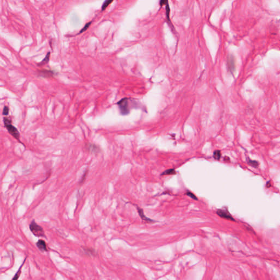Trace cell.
<instances>
[{
	"label": "cell",
	"mask_w": 280,
	"mask_h": 280,
	"mask_svg": "<svg viewBox=\"0 0 280 280\" xmlns=\"http://www.w3.org/2000/svg\"><path fill=\"white\" fill-rule=\"evenodd\" d=\"M216 213L219 217H221V218L228 219V220L232 221H235L234 218L232 216V215H230L229 212L227 210L219 209L217 210Z\"/></svg>",
	"instance_id": "obj_4"
},
{
	"label": "cell",
	"mask_w": 280,
	"mask_h": 280,
	"mask_svg": "<svg viewBox=\"0 0 280 280\" xmlns=\"http://www.w3.org/2000/svg\"><path fill=\"white\" fill-rule=\"evenodd\" d=\"M41 73H42L43 75L46 77H51L53 75V72L50 71H43Z\"/></svg>",
	"instance_id": "obj_17"
},
{
	"label": "cell",
	"mask_w": 280,
	"mask_h": 280,
	"mask_svg": "<svg viewBox=\"0 0 280 280\" xmlns=\"http://www.w3.org/2000/svg\"><path fill=\"white\" fill-rule=\"evenodd\" d=\"M49 58H50V53L49 52L47 54V55L45 56V57L44 59H43L42 61H41V63L39 64V65L43 66L44 65H45V64H47L49 62Z\"/></svg>",
	"instance_id": "obj_12"
},
{
	"label": "cell",
	"mask_w": 280,
	"mask_h": 280,
	"mask_svg": "<svg viewBox=\"0 0 280 280\" xmlns=\"http://www.w3.org/2000/svg\"><path fill=\"white\" fill-rule=\"evenodd\" d=\"M176 173V172L175 169H168V170H165V171H164L161 174V175L162 176L172 175H175Z\"/></svg>",
	"instance_id": "obj_9"
},
{
	"label": "cell",
	"mask_w": 280,
	"mask_h": 280,
	"mask_svg": "<svg viewBox=\"0 0 280 280\" xmlns=\"http://www.w3.org/2000/svg\"><path fill=\"white\" fill-rule=\"evenodd\" d=\"M270 182V181H268V182L266 183V187H267V188H269V187H271V184H269Z\"/></svg>",
	"instance_id": "obj_23"
},
{
	"label": "cell",
	"mask_w": 280,
	"mask_h": 280,
	"mask_svg": "<svg viewBox=\"0 0 280 280\" xmlns=\"http://www.w3.org/2000/svg\"><path fill=\"white\" fill-rule=\"evenodd\" d=\"M165 6H166V19H167V23L169 24V25L170 26V27H171V28H172V29L174 30V27H173V25H172L171 20H170V8L169 2L166 3V4L165 5Z\"/></svg>",
	"instance_id": "obj_6"
},
{
	"label": "cell",
	"mask_w": 280,
	"mask_h": 280,
	"mask_svg": "<svg viewBox=\"0 0 280 280\" xmlns=\"http://www.w3.org/2000/svg\"><path fill=\"white\" fill-rule=\"evenodd\" d=\"M91 24H92V22H88V23H86V25H84V27L82 28V30H81V31H79V33H82L83 32H84L86 31L88 29V28L89 27V26L91 25Z\"/></svg>",
	"instance_id": "obj_14"
},
{
	"label": "cell",
	"mask_w": 280,
	"mask_h": 280,
	"mask_svg": "<svg viewBox=\"0 0 280 280\" xmlns=\"http://www.w3.org/2000/svg\"><path fill=\"white\" fill-rule=\"evenodd\" d=\"M185 194H186L187 195H188V196H189L190 198L193 199H194L195 200H198V198H196V196L193 193L190 192V191H187V192L185 193Z\"/></svg>",
	"instance_id": "obj_16"
},
{
	"label": "cell",
	"mask_w": 280,
	"mask_h": 280,
	"mask_svg": "<svg viewBox=\"0 0 280 280\" xmlns=\"http://www.w3.org/2000/svg\"><path fill=\"white\" fill-rule=\"evenodd\" d=\"M87 172H88V171H86V172H85L84 174V175H83V177L82 178V179H81V183L83 182L85 180V179H86V175H87Z\"/></svg>",
	"instance_id": "obj_22"
},
{
	"label": "cell",
	"mask_w": 280,
	"mask_h": 280,
	"mask_svg": "<svg viewBox=\"0 0 280 280\" xmlns=\"http://www.w3.org/2000/svg\"><path fill=\"white\" fill-rule=\"evenodd\" d=\"M113 1V0H105L101 7L102 11H105L107 7Z\"/></svg>",
	"instance_id": "obj_11"
},
{
	"label": "cell",
	"mask_w": 280,
	"mask_h": 280,
	"mask_svg": "<svg viewBox=\"0 0 280 280\" xmlns=\"http://www.w3.org/2000/svg\"><path fill=\"white\" fill-rule=\"evenodd\" d=\"M87 147H88L89 151H90V152H92V153L97 152L98 151H99V148H98V147L97 146H96V145H94L89 144L88 146Z\"/></svg>",
	"instance_id": "obj_10"
},
{
	"label": "cell",
	"mask_w": 280,
	"mask_h": 280,
	"mask_svg": "<svg viewBox=\"0 0 280 280\" xmlns=\"http://www.w3.org/2000/svg\"><path fill=\"white\" fill-rule=\"evenodd\" d=\"M8 112H9V109L7 107H5L4 109H3V114L4 115H8Z\"/></svg>",
	"instance_id": "obj_21"
},
{
	"label": "cell",
	"mask_w": 280,
	"mask_h": 280,
	"mask_svg": "<svg viewBox=\"0 0 280 280\" xmlns=\"http://www.w3.org/2000/svg\"><path fill=\"white\" fill-rule=\"evenodd\" d=\"M137 212H138V213H139L140 217H141V219H142V220L146 221V222H154V221L152 220V219H151L150 218H148V217H147L146 216H145L144 214V212H143V211L142 209H140V207H137Z\"/></svg>",
	"instance_id": "obj_7"
},
{
	"label": "cell",
	"mask_w": 280,
	"mask_h": 280,
	"mask_svg": "<svg viewBox=\"0 0 280 280\" xmlns=\"http://www.w3.org/2000/svg\"><path fill=\"white\" fill-rule=\"evenodd\" d=\"M30 229L34 235L37 237H44L45 234L43 228L38 225L35 221H32L30 224Z\"/></svg>",
	"instance_id": "obj_1"
},
{
	"label": "cell",
	"mask_w": 280,
	"mask_h": 280,
	"mask_svg": "<svg viewBox=\"0 0 280 280\" xmlns=\"http://www.w3.org/2000/svg\"><path fill=\"white\" fill-rule=\"evenodd\" d=\"M84 251H85V252H86V253L87 254H89V255H94V253H95V251H94L93 249H90V248H86L84 249Z\"/></svg>",
	"instance_id": "obj_18"
},
{
	"label": "cell",
	"mask_w": 280,
	"mask_h": 280,
	"mask_svg": "<svg viewBox=\"0 0 280 280\" xmlns=\"http://www.w3.org/2000/svg\"><path fill=\"white\" fill-rule=\"evenodd\" d=\"M228 68L229 70H230L232 72H233L235 70V60H234V58L233 56L231 55L228 59Z\"/></svg>",
	"instance_id": "obj_5"
},
{
	"label": "cell",
	"mask_w": 280,
	"mask_h": 280,
	"mask_svg": "<svg viewBox=\"0 0 280 280\" xmlns=\"http://www.w3.org/2000/svg\"><path fill=\"white\" fill-rule=\"evenodd\" d=\"M121 114L122 115H127L129 113V103L128 98H123L117 102Z\"/></svg>",
	"instance_id": "obj_2"
},
{
	"label": "cell",
	"mask_w": 280,
	"mask_h": 280,
	"mask_svg": "<svg viewBox=\"0 0 280 280\" xmlns=\"http://www.w3.org/2000/svg\"><path fill=\"white\" fill-rule=\"evenodd\" d=\"M248 163L249 164V165H250L251 166H252V167H257L259 165L258 162H257V161L251 160H248Z\"/></svg>",
	"instance_id": "obj_15"
},
{
	"label": "cell",
	"mask_w": 280,
	"mask_h": 280,
	"mask_svg": "<svg viewBox=\"0 0 280 280\" xmlns=\"http://www.w3.org/2000/svg\"><path fill=\"white\" fill-rule=\"evenodd\" d=\"M37 246L39 249V250L42 251H47V245L45 243V241H43V240H39L36 243Z\"/></svg>",
	"instance_id": "obj_8"
},
{
	"label": "cell",
	"mask_w": 280,
	"mask_h": 280,
	"mask_svg": "<svg viewBox=\"0 0 280 280\" xmlns=\"http://www.w3.org/2000/svg\"><path fill=\"white\" fill-rule=\"evenodd\" d=\"M168 2H169L168 0H160L159 4H160V6L162 7V6H163V5H165L166 3H168Z\"/></svg>",
	"instance_id": "obj_20"
},
{
	"label": "cell",
	"mask_w": 280,
	"mask_h": 280,
	"mask_svg": "<svg viewBox=\"0 0 280 280\" xmlns=\"http://www.w3.org/2000/svg\"><path fill=\"white\" fill-rule=\"evenodd\" d=\"M221 157V153L220 151L216 150L215 151L214 153H213V158H214L215 160H219L220 159Z\"/></svg>",
	"instance_id": "obj_13"
},
{
	"label": "cell",
	"mask_w": 280,
	"mask_h": 280,
	"mask_svg": "<svg viewBox=\"0 0 280 280\" xmlns=\"http://www.w3.org/2000/svg\"><path fill=\"white\" fill-rule=\"evenodd\" d=\"M24 264V262L23 263V264H22V265L20 266V268H19V269L18 271L17 272V273L16 274V275H15L14 277V278H13V280H17V279H18V278H19V277L20 274V272H21V269H22V265H23V264Z\"/></svg>",
	"instance_id": "obj_19"
},
{
	"label": "cell",
	"mask_w": 280,
	"mask_h": 280,
	"mask_svg": "<svg viewBox=\"0 0 280 280\" xmlns=\"http://www.w3.org/2000/svg\"><path fill=\"white\" fill-rule=\"evenodd\" d=\"M4 123L5 124V127L8 129V131L9 132L11 135L16 138V139H19V133L16 129L13 126L12 124H11V122L8 119L5 118L4 119Z\"/></svg>",
	"instance_id": "obj_3"
}]
</instances>
